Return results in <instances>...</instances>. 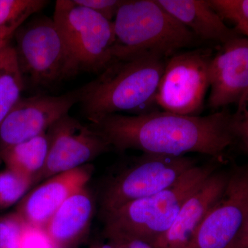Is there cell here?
Segmentation results:
<instances>
[{"label":"cell","mask_w":248,"mask_h":248,"mask_svg":"<svg viewBox=\"0 0 248 248\" xmlns=\"http://www.w3.org/2000/svg\"><path fill=\"white\" fill-rule=\"evenodd\" d=\"M14 46L0 52V126L14 108L24 89Z\"/></svg>","instance_id":"ac0fdd59"},{"label":"cell","mask_w":248,"mask_h":248,"mask_svg":"<svg viewBox=\"0 0 248 248\" xmlns=\"http://www.w3.org/2000/svg\"><path fill=\"white\" fill-rule=\"evenodd\" d=\"M248 217V163L231 169L224 192L188 248H227Z\"/></svg>","instance_id":"8fae6325"},{"label":"cell","mask_w":248,"mask_h":248,"mask_svg":"<svg viewBox=\"0 0 248 248\" xmlns=\"http://www.w3.org/2000/svg\"><path fill=\"white\" fill-rule=\"evenodd\" d=\"M74 1L112 22L124 0H74Z\"/></svg>","instance_id":"603a6c76"},{"label":"cell","mask_w":248,"mask_h":248,"mask_svg":"<svg viewBox=\"0 0 248 248\" xmlns=\"http://www.w3.org/2000/svg\"><path fill=\"white\" fill-rule=\"evenodd\" d=\"M53 19L79 72L102 73L114 61L112 22L74 0H58Z\"/></svg>","instance_id":"8992f818"},{"label":"cell","mask_w":248,"mask_h":248,"mask_svg":"<svg viewBox=\"0 0 248 248\" xmlns=\"http://www.w3.org/2000/svg\"><path fill=\"white\" fill-rule=\"evenodd\" d=\"M158 3L197 38L221 45L239 36L223 18L203 0H156Z\"/></svg>","instance_id":"2e32d148"},{"label":"cell","mask_w":248,"mask_h":248,"mask_svg":"<svg viewBox=\"0 0 248 248\" xmlns=\"http://www.w3.org/2000/svg\"><path fill=\"white\" fill-rule=\"evenodd\" d=\"M209 4L223 20L234 25V30L248 39V0H210Z\"/></svg>","instance_id":"ffe728a7"},{"label":"cell","mask_w":248,"mask_h":248,"mask_svg":"<svg viewBox=\"0 0 248 248\" xmlns=\"http://www.w3.org/2000/svg\"><path fill=\"white\" fill-rule=\"evenodd\" d=\"M227 248H248V217L234 240Z\"/></svg>","instance_id":"4316f807"},{"label":"cell","mask_w":248,"mask_h":248,"mask_svg":"<svg viewBox=\"0 0 248 248\" xmlns=\"http://www.w3.org/2000/svg\"><path fill=\"white\" fill-rule=\"evenodd\" d=\"M33 184V181L11 170L0 172V208H8L22 200Z\"/></svg>","instance_id":"44dd1931"},{"label":"cell","mask_w":248,"mask_h":248,"mask_svg":"<svg viewBox=\"0 0 248 248\" xmlns=\"http://www.w3.org/2000/svg\"><path fill=\"white\" fill-rule=\"evenodd\" d=\"M49 2L46 0H0V33L12 39L29 17Z\"/></svg>","instance_id":"d6986e66"},{"label":"cell","mask_w":248,"mask_h":248,"mask_svg":"<svg viewBox=\"0 0 248 248\" xmlns=\"http://www.w3.org/2000/svg\"><path fill=\"white\" fill-rule=\"evenodd\" d=\"M47 134L48 156L37 182L89 164L112 148L97 130L68 114L54 124Z\"/></svg>","instance_id":"30bf717a"},{"label":"cell","mask_w":248,"mask_h":248,"mask_svg":"<svg viewBox=\"0 0 248 248\" xmlns=\"http://www.w3.org/2000/svg\"><path fill=\"white\" fill-rule=\"evenodd\" d=\"M104 236H112L120 240L125 246V248H155L149 243L143 241V240L133 237V236H127V235L110 234H103Z\"/></svg>","instance_id":"d4e9b609"},{"label":"cell","mask_w":248,"mask_h":248,"mask_svg":"<svg viewBox=\"0 0 248 248\" xmlns=\"http://www.w3.org/2000/svg\"><path fill=\"white\" fill-rule=\"evenodd\" d=\"M93 171L94 167L89 164L46 179L24 196L16 213L30 226L45 229L64 202L87 186Z\"/></svg>","instance_id":"4fadbf2b"},{"label":"cell","mask_w":248,"mask_h":248,"mask_svg":"<svg viewBox=\"0 0 248 248\" xmlns=\"http://www.w3.org/2000/svg\"><path fill=\"white\" fill-rule=\"evenodd\" d=\"M11 40L12 39L0 33V52L6 48V47L9 46Z\"/></svg>","instance_id":"f1b7e54d"},{"label":"cell","mask_w":248,"mask_h":248,"mask_svg":"<svg viewBox=\"0 0 248 248\" xmlns=\"http://www.w3.org/2000/svg\"><path fill=\"white\" fill-rule=\"evenodd\" d=\"M14 37L24 87L50 89L79 73L53 19L36 16L24 23Z\"/></svg>","instance_id":"5b68a950"},{"label":"cell","mask_w":248,"mask_h":248,"mask_svg":"<svg viewBox=\"0 0 248 248\" xmlns=\"http://www.w3.org/2000/svg\"><path fill=\"white\" fill-rule=\"evenodd\" d=\"M209 50L177 53L168 59L160 81L155 104L166 112L199 116L210 88Z\"/></svg>","instance_id":"ba28073f"},{"label":"cell","mask_w":248,"mask_h":248,"mask_svg":"<svg viewBox=\"0 0 248 248\" xmlns=\"http://www.w3.org/2000/svg\"><path fill=\"white\" fill-rule=\"evenodd\" d=\"M95 79L60 96L20 98L0 126V152L46 133L94 88Z\"/></svg>","instance_id":"9c48e42d"},{"label":"cell","mask_w":248,"mask_h":248,"mask_svg":"<svg viewBox=\"0 0 248 248\" xmlns=\"http://www.w3.org/2000/svg\"><path fill=\"white\" fill-rule=\"evenodd\" d=\"M240 115L238 124V141L244 146L245 151L248 155V110L245 111Z\"/></svg>","instance_id":"484cf974"},{"label":"cell","mask_w":248,"mask_h":248,"mask_svg":"<svg viewBox=\"0 0 248 248\" xmlns=\"http://www.w3.org/2000/svg\"><path fill=\"white\" fill-rule=\"evenodd\" d=\"M219 161L197 165L169 188L102 214L103 234L127 235L153 245L170 228L188 197L219 169Z\"/></svg>","instance_id":"3957f363"},{"label":"cell","mask_w":248,"mask_h":248,"mask_svg":"<svg viewBox=\"0 0 248 248\" xmlns=\"http://www.w3.org/2000/svg\"><path fill=\"white\" fill-rule=\"evenodd\" d=\"M231 170L218 169L183 205L170 228L152 245L155 248H188L205 217L224 192Z\"/></svg>","instance_id":"5bb4252c"},{"label":"cell","mask_w":248,"mask_h":248,"mask_svg":"<svg viewBox=\"0 0 248 248\" xmlns=\"http://www.w3.org/2000/svg\"><path fill=\"white\" fill-rule=\"evenodd\" d=\"M240 116L223 110L206 116L154 110L140 115L112 114L89 120L111 148L124 152L186 156L200 153L221 160L238 141Z\"/></svg>","instance_id":"6da1fadb"},{"label":"cell","mask_w":248,"mask_h":248,"mask_svg":"<svg viewBox=\"0 0 248 248\" xmlns=\"http://www.w3.org/2000/svg\"><path fill=\"white\" fill-rule=\"evenodd\" d=\"M197 165L190 156L143 153L108 180L101 195V213L169 188Z\"/></svg>","instance_id":"52a82bcc"},{"label":"cell","mask_w":248,"mask_h":248,"mask_svg":"<svg viewBox=\"0 0 248 248\" xmlns=\"http://www.w3.org/2000/svg\"><path fill=\"white\" fill-rule=\"evenodd\" d=\"M168 59L142 53L115 60L95 79L81 102L88 120L120 112L133 115L152 112Z\"/></svg>","instance_id":"7a4b0ae2"},{"label":"cell","mask_w":248,"mask_h":248,"mask_svg":"<svg viewBox=\"0 0 248 248\" xmlns=\"http://www.w3.org/2000/svg\"><path fill=\"white\" fill-rule=\"evenodd\" d=\"M28 225L17 213L0 218V248H20L22 235Z\"/></svg>","instance_id":"7402d4cb"},{"label":"cell","mask_w":248,"mask_h":248,"mask_svg":"<svg viewBox=\"0 0 248 248\" xmlns=\"http://www.w3.org/2000/svg\"><path fill=\"white\" fill-rule=\"evenodd\" d=\"M112 24L114 60L142 53L169 59L197 39L156 0H124Z\"/></svg>","instance_id":"277c9868"},{"label":"cell","mask_w":248,"mask_h":248,"mask_svg":"<svg viewBox=\"0 0 248 248\" xmlns=\"http://www.w3.org/2000/svg\"><path fill=\"white\" fill-rule=\"evenodd\" d=\"M95 208L87 186L67 200L44 229L54 248H77L89 236Z\"/></svg>","instance_id":"9a60e30c"},{"label":"cell","mask_w":248,"mask_h":248,"mask_svg":"<svg viewBox=\"0 0 248 248\" xmlns=\"http://www.w3.org/2000/svg\"><path fill=\"white\" fill-rule=\"evenodd\" d=\"M209 80V108L217 110L235 104L236 113H244L248 104V38L239 35L222 45L210 60Z\"/></svg>","instance_id":"7c38bea8"},{"label":"cell","mask_w":248,"mask_h":248,"mask_svg":"<svg viewBox=\"0 0 248 248\" xmlns=\"http://www.w3.org/2000/svg\"><path fill=\"white\" fill-rule=\"evenodd\" d=\"M103 236V239L94 241L89 248H125L123 243L117 238Z\"/></svg>","instance_id":"83f0119b"},{"label":"cell","mask_w":248,"mask_h":248,"mask_svg":"<svg viewBox=\"0 0 248 248\" xmlns=\"http://www.w3.org/2000/svg\"><path fill=\"white\" fill-rule=\"evenodd\" d=\"M20 248H54L45 230L28 225L21 240Z\"/></svg>","instance_id":"cb8c5ba5"},{"label":"cell","mask_w":248,"mask_h":248,"mask_svg":"<svg viewBox=\"0 0 248 248\" xmlns=\"http://www.w3.org/2000/svg\"><path fill=\"white\" fill-rule=\"evenodd\" d=\"M49 138L47 132L29 141L0 152V159L7 169L37 183L48 156Z\"/></svg>","instance_id":"e0dca14e"}]
</instances>
